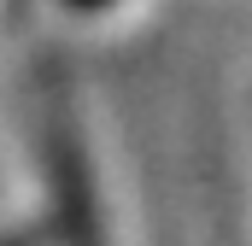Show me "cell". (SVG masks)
<instances>
[{"label": "cell", "mask_w": 252, "mask_h": 246, "mask_svg": "<svg viewBox=\"0 0 252 246\" xmlns=\"http://www.w3.org/2000/svg\"><path fill=\"white\" fill-rule=\"evenodd\" d=\"M41 164H47V193H53L59 246H106L100 199H94V170H88V153H82V141H76V123L64 112V100L47 106V123H41Z\"/></svg>", "instance_id": "6da1fadb"}, {"label": "cell", "mask_w": 252, "mask_h": 246, "mask_svg": "<svg viewBox=\"0 0 252 246\" xmlns=\"http://www.w3.org/2000/svg\"><path fill=\"white\" fill-rule=\"evenodd\" d=\"M0 246H41V241H35V235H24V229H18V235H0Z\"/></svg>", "instance_id": "7a4b0ae2"}, {"label": "cell", "mask_w": 252, "mask_h": 246, "mask_svg": "<svg viewBox=\"0 0 252 246\" xmlns=\"http://www.w3.org/2000/svg\"><path fill=\"white\" fill-rule=\"evenodd\" d=\"M76 12H100V6H112V0H70Z\"/></svg>", "instance_id": "3957f363"}]
</instances>
